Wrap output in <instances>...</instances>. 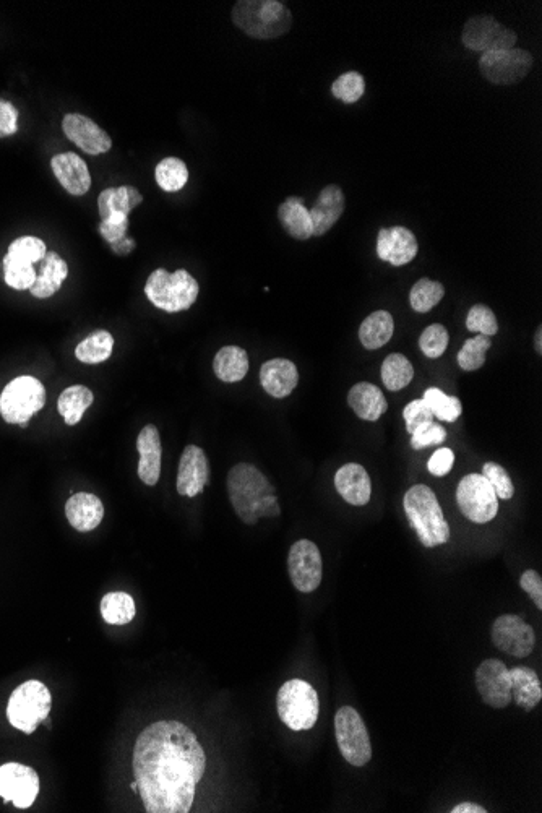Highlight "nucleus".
I'll list each match as a JSON object with an SVG mask.
<instances>
[{
  "mask_svg": "<svg viewBox=\"0 0 542 813\" xmlns=\"http://www.w3.org/2000/svg\"><path fill=\"white\" fill-rule=\"evenodd\" d=\"M112 348H114V338L106 330H99L88 336L75 349V356L83 364H99L111 358Z\"/></svg>",
  "mask_w": 542,
  "mask_h": 813,
  "instance_id": "obj_36",
  "label": "nucleus"
},
{
  "mask_svg": "<svg viewBox=\"0 0 542 813\" xmlns=\"http://www.w3.org/2000/svg\"><path fill=\"white\" fill-rule=\"evenodd\" d=\"M452 813H487V810L482 807V805L474 804V802H461V804L455 805L452 810Z\"/></svg>",
  "mask_w": 542,
  "mask_h": 813,
  "instance_id": "obj_53",
  "label": "nucleus"
},
{
  "mask_svg": "<svg viewBox=\"0 0 542 813\" xmlns=\"http://www.w3.org/2000/svg\"><path fill=\"white\" fill-rule=\"evenodd\" d=\"M448 341H450V335H448L447 328L440 323H434L419 336V348L427 358L437 359L447 351Z\"/></svg>",
  "mask_w": 542,
  "mask_h": 813,
  "instance_id": "obj_44",
  "label": "nucleus"
},
{
  "mask_svg": "<svg viewBox=\"0 0 542 813\" xmlns=\"http://www.w3.org/2000/svg\"><path fill=\"white\" fill-rule=\"evenodd\" d=\"M4 278L10 288L25 291L30 289L36 280V270L33 263L13 259L10 255L4 257Z\"/></svg>",
  "mask_w": 542,
  "mask_h": 813,
  "instance_id": "obj_42",
  "label": "nucleus"
},
{
  "mask_svg": "<svg viewBox=\"0 0 542 813\" xmlns=\"http://www.w3.org/2000/svg\"><path fill=\"white\" fill-rule=\"evenodd\" d=\"M213 370L221 382H241L249 372V356L239 346H224L215 356Z\"/></svg>",
  "mask_w": 542,
  "mask_h": 813,
  "instance_id": "obj_31",
  "label": "nucleus"
},
{
  "mask_svg": "<svg viewBox=\"0 0 542 813\" xmlns=\"http://www.w3.org/2000/svg\"><path fill=\"white\" fill-rule=\"evenodd\" d=\"M278 218H280L284 231L293 239L307 241L312 237V220H310V213L306 208L304 198H286L278 208Z\"/></svg>",
  "mask_w": 542,
  "mask_h": 813,
  "instance_id": "obj_28",
  "label": "nucleus"
},
{
  "mask_svg": "<svg viewBox=\"0 0 542 813\" xmlns=\"http://www.w3.org/2000/svg\"><path fill=\"white\" fill-rule=\"evenodd\" d=\"M346 198L340 185H325L320 190L319 198L312 210H309L312 220V236H323L340 221L345 213Z\"/></svg>",
  "mask_w": 542,
  "mask_h": 813,
  "instance_id": "obj_20",
  "label": "nucleus"
},
{
  "mask_svg": "<svg viewBox=\"0 0 542 813\" xmlns=\"http://www.w3.org/2000/svg\"><path fill=\"white\" fill-rule=\"evenodd\" d=\"M132 770L145 812L187 813L207 771V755L192 729L164 719L138 734Z\"/></svg>",
  "mask_w": 542,
  "mask_h": 813,
  "instance_id": "obj_1",
  "label": "nucleus"
},
{
  "mask_svg": "<svg viewBox=\"0 0 542 813\" xmlns=\"http://www.w3.org/2000/svg\"><path fill=\"white\" fill-rule=\"evenodd\" d=\"M137 450L140 453L138 461V478L143 484L153 487L158 484L161 476V458H163V447H161L160 432L153 424L143 427L138 434Z\"/></svg>",
  "mask_w": 542,
  "mask_h": 813,
  "instance_id": "obj_21",
  "label": "nucleus"
},
{
  "mask_svg": "<svg viewBox=\"0 0 542 813\" xmlns=\"http://www.w3.org/2000/svg\"><path fill=\"white\" fill-rule=\"evenodd\" d=\"M65 517L80 533L96 530L104 518L103 502L96 495L78 492L67 500Z\"/></svg>",
  "mask_w": 542,
  "mask_h": 813,
  "instance_id": "obj_25",
  "label": "nucleus"
},
{
  "mask_svg": "<svg viewBox=\"0 0 542 813\" xmlns=\"http://www.w3.org/2000/svg\"><path fill=\"white\" fill-rule=\"evenodd\" d=\"M492 341L489 336L478 335L465 341V345L458 353V366L466 372L481 369L486 364V354L491 349Z\"/></svg>",
  "mask_w": 542,
  "mask_h": 813,
  "instance_id": "obj_40",
  "label": "nucleus"
},
{
  "mask_svg": "<svg viewBox=\"0 0 542 813\" xmlns=\"http://www.w3.org/2000/svg\"><path fill=\"white\" fill-rule=\"evenodd\" d=\"M52 698L48 687L39 680H26L9 700L7 718L13 727L25 734H33L39 724L51 713Z\"/></svg>",
  "mask_w": 542,
  "mask_h": 813,
  "instance_id": "obj_7",
  "label": "nucleus"
},
{
  "mask_svg": "<svg viewBox=\"0 0 542 813\" xmlns=\"http://www.w3.org/2000/svg\"><path fill=\"white\" fill-rule=\"evenodd\" d=\"M260 383L263 390L273 398H286L297 387L299 372L289 359H270L260 369Z\"/></svg>",
  "mask_w": 542,
  "mask_h": 813,
  "instance_id": "obj_24",
  "label": "nucleus"
},
{
  "mask_svg": "<svg viewBox=\"0 0 542 813\" xmlns=\"http://www.w3.org/2000/svg\"><path fill=\"white\" fill-rule=\"evenodd\" d=\"M403 419H405L406 422V431H408L409 434H413L422 424L434 421V414H432L429 406L426 405V401L414 400L403 409Z\"/></svg>",
  "mask_w": 542,
  "mask_h": 813,
  "instance_id": "obj_48",
  "label": "nucleus"
},
{
  "mask_svg": "<svg viewBox=\"0 0 542 813\" xmlns=\"http://www.w3.org/2000/svg\"><path fill=\"white\" fill-rule=\"evenodd\" d=\"M233 22L250 38L276 39L291 30L293 15L278 0H239L234 5Z\"/></svg>",
  "mask_w": 542,
  "mask_h": 813,
  "instance_id": "obj_4",
  "label": "nucleus"
},
{
  "mask_svg": "<svg viewBox=\"0 0 542 813\" xmlns=\"http://www.w3.org/2000/svg\"><path fill=\"white\" fill-rule=\"evenodd\" d=\"M366 93V78L356 70H349L346 74L336 78L332 85L333 98L340 99L345 104L358 103Z\"/></svg>",
  "mask_w": 542,
  "mask_h": 813,
  "instance_id": "obj_41",
  "label": "nucleus"
},
{
  "mask_svg": "<svg viewBox=\"0 0 542 813\" xmlns=\"http://www.w3.org/2000/svg\"><path fill=\"white\" fill-rule=\"evenodd\" d=\"M456 504L461 513L476 525L489 523L499 513V499L494 487L479 473L461 479L456 489Z\"/></svg>",
  "mask_w": 542,
  "mask_h": 813,
  "instance_id": "obj_10",
  "label": "nucleus"
},
{
  "mask_svg": "<svg viewBox=\"0 0 542 813\" xmlns=\"http://www.w3.org/2000/svg\"><path fill=\"white\" fill-rule=\"evenodd\" d=\"M46 254H48L46 244L39 237L23 236L10 244L7 255L22 262L36 263L41 262Z\"/></svg>",
  "mask_w": 542,
  "mask_h": 813,
  "instance_id": "obj_45",
  "label": "nucleus"
},
{
  "mask_svg": "<svg viewBox=\"0 0 542 813\" xmlns=\"http://www.w3.org/2000/svg\"><path fill=\"white\" fill-rule=\"evenodd\" d=\"M197 280L187 270H177L169 273L164 268L151 273L145 284V294L153 306L158 309L176 314L194 306L198 297Z\"/></svg>",
  "mask_w": 542,
  "mask_h": 813,
  "instance_id": "obj_5",
  "label": "nucleus"
},
{
  "mask_svg": "<svg viewBox=\"0 0 542 813\" xmlns=\"http://www.w3.org/2000/svg\"><path fill=\"white\" fill-rule=\"evenodd\" d=\"M69 275V267L61 255L48 252L41 260V270L36 273L35 284L31 286V294L39 299H48L61 289L62 283Z\"/></svg>",
  "mask_w": 542,
  "mask_h": 813,
  "instance_id": "obj_27",
  "label": "nucleus"
},
{
  "mask_svg": "<svg viewBox=\"0 0 542 813\" xmlns=\"http://www.w3.org/2000/svg\"><path fill=\"white\" fill-rule=\"evenodd\" d=\"M476 689L487 706L507 708L513 702L510 669L500 659H486L476 669Z\"/></svg>",
  "mask_w": 542,
  "mask_h": 813,
  "instance_id": "obj_16",
  "label": "nucleus"
},
{
  "mask_svg": "<svg viewBox=\"0 0 542 813\" xmlns=\"http://www.w3.org/2000/svg\"><path fill=\"white\" fill-rule=\"evenodd\" d=\"M335 737L349 765L366 766L372 760V742L364 719L353 706H341L335 716Z\"/></svg>",
  "mask_w": 542,
  "mask_h": 813,
  "instance_id": "obj_9",
  "label": "nucleus"
},
{
  "mask_svg": "<svg viewBox=\"0 0 542 813\" xmlns=\"http://www.w3.org/2000/svg\"><path fill=\"white\" fill-rule=\"evenodd\" d=\"M135 612L137 609L134 598L130 594L114 591L101 599V616L109 625L130 624L134 620Z\"/></svg>",
  "mask_w": 542,
  "mask_h": 813,
  "instance_id": "obj_34",
  "label": "nucleus"
},
{
  "mask_svg": "<svg viewBox=\"0 0 542 813\" xmlns=\"http://www.w3.org/2000/svg\"><path fill=\"white\" fill-rule=\"evenodd\" d=\"M132 791H134V792H138V784H137V781H134V783H132Z\"/></svg>",
  "mask_w": 542,
  "mask_h": 813,
  "instance_id": "obj_55",
  "label": "nucleus"
},
{
  "mask_svg": "<svg viewBox=\"0 0 542 813\" xmlns=\"http://www.w3.org/2000/svg\"><path fill=\"white\" fill-rule=\"evenodd\" d=\"M127 228H129V215L114 213V215L109 216L108 220L101 221L99 233L112 246V244H117V242L125 239Z\"/></svg>",
  "mask_w": 542,
  "mask_h": 813,
  "instance_id": "obj_49",
  "label": "nucleus"
},
{
  "mask_svg": "<svg viewBox=\"0 0 542 813\" xmlns=\"http://www.w3.org/2000/svg\"><path fill=\"white\" fill-rule=\"evenodd\" d=\"M481 474L487 481L491 482V486L494 487L495 494H497V499H513L515 486H513L512 478L508 476L507 469L504 466H500L499 463H494V461H487L482 466Z\"/></svg>",
  "mask_w": 542,
  "mask_h": 813,
  "instance_id": "obj_46",
  "label": "nucleus"
},
{
  "mask_svg": "<svg viewBox=\"0 0 542 813\" xmlns=\"http://www.w3.org/2000/svg\"><path fill=\"white\" fill-rule=\"evenodd\" d=\"M39 794V776L30 766L5 763L0 766V797L18 809L35 804Z\"/></svg>",
  "mask_w": 542,
  "mask_h": 813,
  "instance_id": "obj_15",
  "label": "nucleus"
},
{
  "mask_svg": "<svg viewBox=\"0 0 542 813\" xmlns=\"http://www.w3.org/2000/svg\"><path fill=\"white\" fill-rule=\"evenodd\" d=\"M403 507L422 546H444L450 541V526L431 487L424 484L411 487L405 494Z\"/></svg>",
  "mask_w": 542,
  "mask_h": 813,
  "instance_id": "obj_3",
  "label": "nucleus"
},
{
  "mask_svg": "<svg viewBox=\"0 0 542 813\" xmlns=\"http://www.w3.org/2000/svg\"><path fill=\"white\" fill-rule=\"evenodd\" d=\"M414 367L403 354L393 353L382 364V382L390 392H400L413 382Z\"/></svg>",
  "mask_w": 542,
  "mask_h": 813,
  "instance_id": "obj_35",
  "label": "nucleus"
},
{
  "mask_svg": "<svg viewBox=\"0 0 542 813\" xmlns=\"http://www.w3.org/2000/svg\"><path fill=\"white\" fill-rule=\"evenodd\" d=\"M491 635L497 650L504 651L515 658L530 656L536 645L533 627L526 624L523 617L515 616V614L497 617L492 625Z\"/></svg>",
  "mask_w": 542,
  "mask_h": 813,
  "instance_id": "obj_14",
  "label": "nucleus"
},
{
  "mask_svg": "<svg viewBox=\"0 0 542 813\" xmlns=\"http://www.w3.org/2000/svg\"><path fill=\"white\" fill-rule=\"evenodd\" d=\"M210 479V465L202 448L189 445L182 452L177 469V492L182 497L194 499L202 494Z\"/></svg>",
  "mask_w": 542,
  "mask_h": 813,
  "instance_id": "obj_18",
  "label": "nucleus"
},
{
  "mask_svg": "<svg viewBox=\"0 0 542 813\" xmlns=\"http://www.w3.org/2000/svg\"><path fill=\"white\" fill-rule=\"evenodd\" d=\"M461 41L469 51L486 52L515 48L518 35L489 15L469 18L463 26Z\"/></svg>",
  "mask_w": 542,
  "mask_h": 813,
  "instance_id": "obj_12",
  "label": "nucleus"
},
{
  "mask_svg": "<svg viewBox=\"0 0 542 813\" xmlns=\"http://www.w3.org/2000/svg\"><path fill=\"white\" fill-rule=\"evenodd\" d=\"M93 400H95V396L91 393L90 388L83 387V385H72V387L65 388L59 396L57 409L67 426H75L82 421L83 414L93 405Z\"/></svg>",
  "mask_w": 542,
  "mask_h": 813,
  "instance_id": "obj_33",
  "label": "nucleus"
},
{
  "mask_svg": "<svg viewBox=\"0 0 542 813\" xmlns=\"http://www.w3.org/2000/svg\"><path fill=\"white\" fill-rule=\"evenodd\" d=\"M276 710L291 731H309L319 719V693L306 680H288L276 695Z\"/></svg>",
  "mask_w": 542,
  "mask_h": 813,
  "instance_id": "obj_6",
  "label": "nucleus"
},
{
  "mask_svg": "<svg viewBox=\"0 0 542 813\" xmlns=\"http://www.w3.org/2000/svg\"><path fill=\"white\" fill-rule=\"evenodd\" d=\"M453 465H455V453L450 448L442 447L431 456L427 469L435 478H444L452 471Z\"/></svg>",
  "mask_w": 542,
  "mask_h": 813,
  "instance_id": "obj_50",
  "label": "nucleus"
},
{
  "mask_svg": "<svg viewBox=\"0 0 542 813\" xmlns=\"http://www.w3.org/2000/svg\"><path fill=\"white\" fill-rule=\"evenodd\" d=\"M393 332H395V322H393L392 314L387 310H375L361 323L359 340L364 348L375 351V349L383 348L388 341L392 340Z\"/></svg>",
  "mask_w": 542,
  "mask_h": 813,
  "instance_id": "obj_30",
  "label": "nucleus"
},
{
  "mask_svg": "<svg viewBox=\"0 0 542 813\" xmlns=\"http://www.w3.org/2000/svg\"><path fill=\"white\" fill-rule=\"evenodd\" d=\"M289 577L301 593H314L322 583L323 562L320 549L309 539L294 542L288 555Z\"/></svg>",
  "mask_w": 542,
  "mask_h": 813,
  "instance_id": "obj_13",
  "label": "nucleus"
},
{
  "mask_svg": "<svg viewBox=\"0 0 542 813\" xmlns=\"http://www.w3.org/2000/svg\"><path fill=\"white\" fill-rule=\"evenodd\" d=\"M335 487L341 499L354 507L369 504L372 482L369 473L359 463H346L335 474Z\"/></svg>",
  "mask_w": 542,
  "mask_h": 813,
  "instance_id": "obj_22",
  "label": "nucleus"
},
{
  "mask_svg": "<svg viewBox=\"0 0 542 813\" xmlns=\"http://www.w3.org/2000/svg\"><path fill=\"white\" fill-rule=\"evenodd\" d=\"M534 348L536 353L542 354V327L539 325L538 330L534 333Z\"/></svg>",
  "mask_w": 542,
  "mask_h": 813,
  "instance_id": "obj_54",
  "label": "nucleus"
},
{
  "mask_svg": "<svg viewBox=\"0 0 542 813\" xmlns=\"http://www.w3.org/2000/svg\"><path fill=\"white\" fill-rule=\"evenodd\" d=\"M228 495L237 517L246 525H255L260 518L280 517L281 508L275 486L257 466L239 463L228 474Z\"/></svg>",
  "mask_w": 542,
  "mask_h": 813,
  "instance_id": "obj_2",
  "label": "nucleus"
},
{
  "mask_svg": "<svg viewBox=\"0 0 542 813\" xmlns=\"http://www.w3.org/2000/svg\"><path fill=\"white\" fill-rule=\"evenodd\" d=\"M62 130L70 142L88 155H103L112 147V140L95 121L82 114H67L62 121Z\"/></svg>",
  "mask_w": 542,
  "mask_h": 813,
  "instance_id": "obj_19",
  "label": "nucleus"
},
{
  "mask_svg": "<svg viewBox=\"0 0 542 813\" xmlns=\"http://www.w3.org/2000/svg\"><path fill=\"white\" fill-rule=\"evenodd\" d=\"M533 64L531 52L525 49H500L482 54L479 70L492 85H515L530 74Z\"/></svg>",
  "mask_w": 542,
  "mask_h": 813,
  "instance_id": "obj_11",
  "label": "nucleus"
},
{
  "mask_svg": "<svg viewBox=\"0 0 542 813\" xmlns=\"http://www.w3.org/2000/svg\"><path fill=\"white\" fill-rule=\"evenodd\" d=\"M348 403L362 421H379L388 409V403L382 390L369 382L356 383L349 390Z\"/></svg>",
  "mask_w": 542,
  "mask_h": 813,
  "instance_id": "obj_26",
  "label": "nucleus"
},
{
  "mask_svg": "<svg viewBox=\"0 0 542 813\" xmlns=\"http://www.w3.org/2000/svg\"><path fill=\"white\" fill-rule=\"evenodd\" d=\"M512 700L525 711H533L542 700V685L538 674L531 667L517 666L510 669Z\"/></svg>",
  "mask_w": 542,
  "mask_h": 813,
  "instance_id": "obj_29",
  "label": "nucleus"
},
{
  "mask_svg": "<svg viewBox=\"0 0 542 813\" xmlns=\"http://www.w3.org/2000/svg\"><path fill=\"white\" fill-rule=\"evenodd\" d=\"M155 177L164 192H179L189 181V169L179 158H164L156 166Z\"/></svg>",
  "mask_w": 542,
  "mask_h": 813,
  "instance_id": "obj_39",
  "label": "nucleus"
},
{
  "mask_svg": "<svg viewBox=\"0 0 542 813\" xmlns=\"http://www.w3.org/2000/svg\"><path fill=\"white\" fill-rule=\"evenodd\" d=\"M18 112L9 101L0 99V138L10 137L17 132Z\"/></svg>",
  "mask_w": 542,
  "mask_h": 813,
  "instance_id": "obj_52",
  "label": "nucleus"
},
{
  "mask_svg": "<svg viewBox=\"0 0 542 813\" xmlns=\"http://www.w3.org/2000/svg\"><path fill=\"white\" fill-rule=\"evenodd\" d=\"M447 440V431L439 422L431 421L422 424L411 434V447L424 450L431 445H442Z\"/></svg>",
  "mask_w": 542,
  "mask_h": 813,
  "instance_id": "obj_47",
  "label": "nucleus"
},
{
  "mask_svg": "<svg viewBox=\"0 0 542 813\" xmlns=\"http://www.w3.org/2000/svg\"><path fill=\"white\" fill-rule=\"evenodd\" d=\"M143 202V197L135 187H117V189H106L99 194L98 208L101 221L108 220L114 213H124L129 215L137 205Z\"/></svg>",
  "mask_w": 542,
  "mask_h": 813,
  "instance_id": "obj_32",
  "label": "nucleus"
},
{
  "mask_svg": "<svg viewBox=\"0 0 542 813\" xmlns=\"http://www.w3.org/2000/svg\"><path fill=\"white\" fill-rule=\"evenodd\" d=\"M422 400L426 401V405L431 409L434 418L440 419V421L455 422L463 413L460 398L448 396L440 388H427Z\"/></svg>",
  "mask_w": 542,
  "mask_h": 813,
  "instance_id": "obj_38",
  "label": "nucleus"
},
{
  "mask_svg": "<svg viewBox=\"0 0 542 813\" xmlns=\"http://www.w3.org/2000/svg\"><path fill=\"white\" fill-rule=\"evenodd\" d=\"M377 257L392 267H403L413 262L419 252L418 239L405 226L382 228L377 236Z\"/></svg>",
  "mask_w": 542,
  "mask_h": 813,
  "instance_id": "obj_17",
  "label": "nucleus"
},
{
  "mask_svg": "<svg viewBox=\"0 0 542 813\" xmlns=\"http://www.w3.org/2000/svg\"><path fill=\"white\" fill-rule=\"evenodd\" d=\"M466 328L469 332L479 333L484 336H495L499 333V323L495 317L494 310L484 304H476L469 309L466 315Z\"/></svg>",
  "mask_w": 542,
  "mask_h": 813,
  "instance_id": "obj_43",
  "label": "nucleus"
},
{
  "mask_svg": "<svg viewBox=\"0 0 542 813\" xmlns=\"http://www.w3.org/2000/svg\"><path fill=\"white\" fill-rule=\"evenodd\" d=\"M521 590L525 591L533 603L536 604L539 611L542 609V578L538 572L534 570H526L520 578Z\"/></svg>",
  "mask_w": 542,
  "mask_h": 813,
  "instance_id": "obj_51",
  "label": "nucleus"
},
{
  "mask_svg": "<svg viewBox=\"0 0 542 813\" xmlns=\"http://www.w3.org/2000/svg\"><path fill=\"white\" fill-rule=\"evenodd\" d=\"M46 405V390L35 377L23 375L4 388L0 395V414L9 424H23L30 421Z\"/></svg>",
  "mask_w": 542,
  "mask_h": 813,
  "instance_id": "obj_8",
  "label": "nucleus"
},
{
  "mask_svg": "<svg viewBox=\"0 0 542 813\" xmlns=\"http://www.w3.org/2000/svg\"><path fill=\"white\" fill-rule=\"evenodd\" d=\"M51 166L57 181L61 182L69 194L80 197L90 190L91 174L87 163L80 156L75 153H62L52 158Z\"/></svg>",
  "mask_w": 542,
  "mask_h": 813,
  "instance_id": "obj_23",
  "label": "nucleus"
},
{
  "mask_svg": "<svg viewBox=\"0 0 542 813\" xmlns=\"http://www.w3.org/2000/svg\"><path fill=\"white\" fill-rule=\"evenodd\" d=\"M445 296L444 284L431 278H421L414 284L409 293L411 309L418 314H427L439 304Z\"/></svg>",
  "mask_w": 542,
  "mask_h": 813,
  "instance_id": "obj_37",
  "label": "nucleus"
}]
</instances>
